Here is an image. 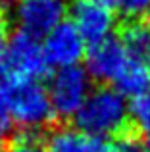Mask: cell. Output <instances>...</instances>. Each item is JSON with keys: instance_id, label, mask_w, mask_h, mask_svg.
Masks as SVG:
<instances>
[{"instance_id": "cell-1", "label": "cell", "mask_w": 150, "mask_h": 152, "mask_svg": "<svg viewBox=\"0 0 150 152\" xmlns=\"http://www.w3.org/2000/svg\"><path fill=\"white\" fill-rule=\"evenodd\" d=\"M73 121L75 127L94 139L119 137L133 125L127 100L116 87L92 89Z\"/></svg>"}, {"instance_id": "cell-2", "label": "cell", "mask_w": 150, "mask_h": 152, "mask_svg": "<svg viewBox=\"0 0 150 152\" xmlns=\"http://www.w3.org/2000/svg\"><path fill=\"white\" fill-rule=\"evenodd\" d=\"M14 121L21 131H37L52 125L56 119L48 87L39 79H23V81H8Z\"/></svg>"}, {"instance_id": "cell-3", "label": "cell", "mask_w": 150, "mask_h": 152, "mask_svg": "<svg viewBox=\"0 0 150 152\" xmlns=\"http://www.w3.org/2000/svg\"><path fill=\"white\" fill-rule=\"evenodd\" d=\"M48 67L42 42L37 35L25 29H17L14 35H10L6 50L0 58V69L8 81L41 79Z\"/></svg>"}, {"instance_id": "cell-4", "label": "cell", "mask_w": 150, "mask_h": 152, "mask_svg": "<svg viewBox=\"0 0 150 152\" xmlns=\"http://www.w3.org/2000/svg\"><path fill=\"white\" fill-rule=\"evenodd\" d=\"M90 75L81 66L60 67L50 75L48 81V94L52 100L56 118L60 119H73L75 114L89 98L90 91Z\"/></svg>"}, {"instance_id": "cell-5", "label": "cell", "mask_w": 150, "mask_h": 152, "mask_svg": "<svg viewBox=\"0 0 150 152\" xmlns=\"http://www.w3.org/2000/svg\"><path fill=\"white\" fill-rule=\"evenodd\" d=\"M42 48L48 66L60 69V67L79 66V62L85 60L87 41L73 25V21H62L44 35Z\"/></svg>"}, {"instance_id": "cell-6", "label": "cell", "mask_w": 150, "mask_h": 152, "mask_svg": "<svg viewBox=\"0 0 150 152\" xmlns=\"http://www.w3.org/2000/svg\"><path fill=\"white\" fill-rule=\"evenodd\" d=\"M129 50L125 48L123 41L119 37H110L102 39L98 42L87 48L85 54V69L89 71L90 79L96 83H114L116 77L119 75L121 67L129 60Z\"/></svg>"}, {"instance_id": "cell-7", "label": "cell", "mask_w": 150, "mask_h": 152, "mask_svg": "<svg viewBox=\"0 0 150 152\" xmlns=\"http://www.w3.org/2000/svg\"><path fill=\"white\" fill-rule=\"evenodd\" d=\"M68 14L66 0H14V18L19 29L29 33L46 35L64 21Z\"/></svg>"}, {"instance_id": "cell-8", "label": "cell", "mask_w": 150, "mask_h": 152, "mask_svg": "<svg viewBox=\"0 0 150 152\" xmlns=\"http://www.w3.org/2000/svg\"><path fill=\"white\" fill-rule=\"evenodd\" d=\"M69 14H71L73 25L79 29V33L85 37L89 45L110 37L116 25L112 8L87 2V0H73Z\"/></svg>"}, {"instance_id": "cell-9", "label": "cell", "mask_w": 150, "mask_h": 152, "mask_svg": "<svg viewBox=\"0 0 150 152\" xmlns=\"http://www.w3.org/2000/svg\"><path fill=\"white\" fill-rule=\"evenodd\" d=\"M125 98H137L150 91V66L144 58L129 56L125 66L121 67L119 75L112 83Z\"/></svg>"}, {"instance_id": "cell-10", "label": "cell", "mask_w": 150, "mask_h": 152, "mask_svg": "<svg viewBox=\"0 0 150 152\" xmlns=\"http://www.w3.org/2000/svg\"><path fill=\"white\" fill-rule=\"evenodd\" d=\"M98 139L79 127H54L46 135V152H94Z\"/></svg>"}, {"instance_id": "cell-11", "label": "cell", "mask_w": 150, "mask_h": 152, "mask_svg": "<svg viewBox=\"0 0 150 152\" xmlns=\"http://www.w3.org/2000/svg\"><path fill=\"white\" fill-rule=\"evenodd\" d=\"M119 39L125 48L135 58H148L150 54V18H135L127 19L121 27Z\"/></svg>"}, {"instance_id": "cell-12", "label": "cell", "mask_w": 150, "mask_h": 152, "mask_svg": "<svg viewBox=\"0 0 150 152\" xmlns=\"http://www.w3.org/2000/svg\"><path fill=\"white\" fill-rule=\"evenodd\" d=\"M129 110H131L133 127L141 133V137L144 139V142H146V146L150 150V91L133 98Z\"/></svg>"}, {"instance_id": "cell-13", "label": "cell", "mask_w": 150, "mask_h": 152, "mask_svg": "<svg viewBox=\"0 0 150 152\" xmlns=\"http://www.w3.org/2000/svg\"><path fill=\"white\" fill-rule=\"evenodd\" d=\"M6 152H46V145L33 131H19L8 142Z\"/></svg>"}, {"instance_id": "cell-14", "label": "cell", "mask_w": 150, "mask_h": 152, "mask_svg": "<svg viewBox=\"0 0 150 152\" xmlns=\"http://www.w3.org/2000/svg\"><path fill=\"white\" fill-rule=\"evenodd\" d=\"M14 112H12L10 100V87L6 83H0V135L10 133L14 127Z\"/></svg>"}, {"instance_id": "cell-15", "label": "cell", "mask_w": 150, "mask_h": 152, "mask_svg": "<svg viewBox=\"0 0 150 152\" xmlns=\"http://www.w3.org/2000/svg\"><path fill=\"white\" fill-rule=\"evenodd\" d=\"M116 8L127 19L150 18V0H116Z\"/></svg>"}, {"instance_id": "cell-16", "label": "cell", "mask_w": 150, "mask_h": 152, "mask_svg": "<svg viewBox=\"0 0 150 152\" xmlns=\"http://www.w3.org/2000/svg\"><path fill=\"white\" fill-rule=\"evenodd\" d=\"M116 139H117V145H119L121 152H150L144 139L141 137V133L133 125Z\"/></svg>"}, {"instance_id": "cell-17", "label": "cell", "mask_w": 150, "mask_h": 152, "mask_svg": "<svg viewBox=\"0 0 150 152\" xmlns=\"http://www.w3.org/2000/svg\"><path fill=\"white\" fill-rule=\"evenodd\" d=\"M10 41V27H8V21L4 15H0V58H2L4 50H6V45Z\"/></svg>"}, {"instance_id": "cell-18", "label": "cell", "mask_w": 150, "mask_h": 152, "mask_svg": "<svg viewBox=\"0 0 150 152\" xmlns=\"http://www.w3.org/2000/svg\"><path fill=\"white\" fill-rule=\"evenodd\" d=\"M94 152H121V148H119L117 142H112L108 139H98Z\"/></svg>"}, {"instance_id": "cell-19", "label": "cell", "mask_w": 150, "mask_h": 152, "mask_svg": "<svg viewBox=\"0 0 150 152\" xmlns=\"http://www.w3.org/2000/svg\"><path fill=\"white\" fill-rule=\"evenodd\" d=\"M87 2L100 4V6H106V8H112V10H116V0H87Z\"/></svg>"}, {"instance_id": "cell-20", "label": "cell", "mask_w": 150, "mask_h": 152, "mask_svg": "<svg viewBox=\"0 0 150 152\" xmlns=\"http://www.w3.org/2000/svg\"><path fill=\"white\" fill-rule=\"evenodd\" d=\"M10 4H14V0H0V10L6 6H10Z\"/></svg>"}, {"instance_id": "cell-21", "label": "cell", "mask_w": 150, "mask_h": 152, "mask_svg": "<svg viewBox=\"0 0 150 152\" xmlns=\"http://www.w3.org/2000/svg\"><path fill=\"white\" fill-rule=\"evenodd\" d=\"M0 152H6V145H4V141H2V135H0Z\"/></svg>"}, {"instance_id": "cell-22", "label": "cell", "mask_w": 150, "mask_h": 152, "mask_svg": "<svg viewBox=\"0 0 150 152\" xmlns=\"http://www.w3.org/2000/svg\"><path fill=\"white\" fill-rule=\"evenodd\" d=\"M146 62H148V66H150V54H148V58H146Z\"/></svg>"}]
</instances>
